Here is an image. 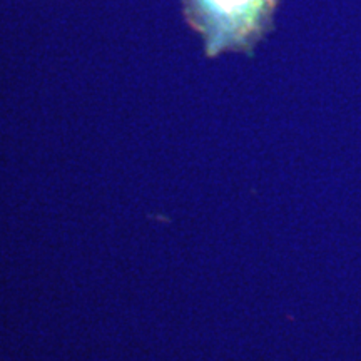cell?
Returning a JSON list of instances; mask_svg holds the SVG:
<instances>
[{
    "instance_id": "obj_1",
    "label": "cell",
    "mask_w": 361,
    "mask_h": 361,
    "mask_svg": "<svg viewBox=\"0 0 361 361\" xmlns=\"http://www.w3.org/2000/svg\"><path fill=\"white\" fill-rule=\"evenodd\" d=\"M281 0H183L186 22L201 34L207 57L251 54L273 29Z\"/></svg>"
}]
</instances>
